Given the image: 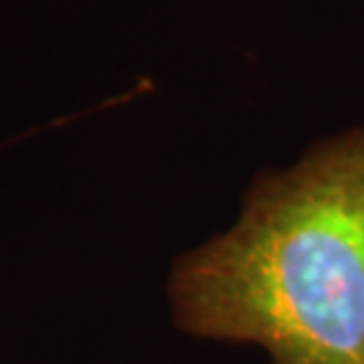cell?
Returning a JSON list of instances; mask_svg holds the SVG:
<instances>
[{"label":"cell","instance_id":"6da1fadb","mask_svg":"<svg viewBox=\"0 0 364 364\" xmlns=\"http://www.w3.org/2000/svg\"><path fill=\"white\" fill-rule=\"evenodd\" d=\"M180 331L272 364H364V123L258 173L168 277Z\"/></svg>","mask_w":364,"mask_h":364}]
</instances>
